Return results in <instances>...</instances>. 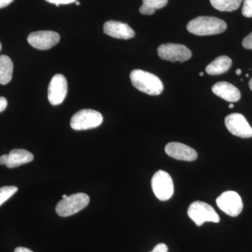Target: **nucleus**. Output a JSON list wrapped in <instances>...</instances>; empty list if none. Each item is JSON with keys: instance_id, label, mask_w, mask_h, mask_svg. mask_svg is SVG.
I'll return each mask as SVG.
<instances>
[{"instance_id": "ddd939ff", "label": "nucleus", "mask_w": 252, "mask_h": 252, "mask_svg": "<svg viewBox=\"0 0 252 252\" xmlns=\"http://www.w3.org/2000/svg\"><path fill=\"white\" fill-rule=\"evenodd\" d=\"M104 34L119 39H129L135 36V32L126 23L109 21L104 24Z\"/></svg>"}, {"instance_id": "4be33fe9", "label": "nucleus", "mask_w": 252, "mask_h": 252, "mask_svg": "<svg viewBox=\"0 0 252 252\" xmlns=\"http://www.w3.org/2000/svg\"><path fill=\"white\" fill-rule=\"evenodd\" d=\"M48 2L51 4H56V6H59L61 4H69L72 3L76 2L77 0H46Z\"/></svg>"}, {"instance_id": "f257e3e1", "label": "nucleus", "mask_w": 252, "mask_h": 252, "mask_svg": "<svg viewBox=\"0 0 252 252\" xmlns=\"http://www.w3.org/2000/svg\"><path fill=\"white\" fill-rule=\"evenodd\" d=\"M189 32L198 36L214 35L220 34L226 30L224 21L216 17L199 16L187 24Z\"/></svg>"}, {"instance_id": "7ed1b4c3", "label": "nucleus", "mask_w": 252, "mask_h": 252, "mask_svg": "<svg viewBox=\"0 0 252 252\" xmlns=\"http://www.w3.org/2000/svg\"><path fill=\"white\" fill-rule=\"evenodd\" d=\"M89 201L90 198L87 194H73L66 198L62 199L56 205V211L61 217L72 216L85 208L89 205Z\"/></svg>"}, {"instance_id": "b1692460", "label": "nucleus", "mask_w": 252, "mask_h": 252, "mask_svg": "<svg viewBox=\"0 0 252 252\" xmlns=\"http://www.w3.org/2000/svg\"><path fill=\"white\" fill-rule=\"evenodd\" d=\"M150 252H169L168 248L165 244L160 243L155 246L154 250Z\"/></svg>"}, {"instance_id": "f8f14e48", "label": "nucleus", "mask_w": 252, "mask_h": 252, "mask_svg": "<svg viewBox=\"0 0 252 252\" xmlns=\"http://www.w3.org/2000/svg\"><path fill=\"white\" fill-rule=\"evenodd\" d=\"M165 153L177 160L193 161L196 160L198 154L195 149L180 142H170L165 146Z\"/></svg>"}, {"instance_id": "473e14b6", "label": "nucleus", "mask_w": 252, "mask_h": 252, "mask_svg": "<svg viewBox=\"0 0 252 252\" xmlns=\"http://www.w3.org/2000/svg\"><path fill=\"white\" fill-rule=\"evenodd\" d=\"M203 75H204V74L203 72H200V77H203Z\"/></svg>"}, {"instance_id": "bb28decb", "label": "nucleus", "mask_w": 252, "mask_h": 252, "mask_svg": "<svg viewBox=\"0 0 252 252\" xmlns=\"http://www.w3.org/2000/svg\"><path fill=\"white\" fill-rule=\"evenodd\" d=\"M8 159H9V155L4 154V155L0 157V165H6L7 164Z\"/></svg>"}, {"instance_id": "cd10ccee", "label": "nucleus", "mask_w": 252, "mask_h": 252, "mask_svg": "<svg viewBox=\"0 0 252 252\" xmlns=\"http://www.w3.org/2000/svg\"><path fill=\"white\" fill-rule=\"evenodd\" d=\"M14 252H33L32 250L26 248H22V247H19L15 250Z\"/></svg>"}, {"instance_id": "f704fd0d", "label": "nucleus", "mask_w": 252, "mask_h": 252, "mask_svg": "<svg viewBox=\"0 0 252 252\" xmlns=\"http://www.w3.org/2000/svg\"><path fill=\"white\" fill-rule=\"evenodd\" d=\"M1 43H0V51H1Z\"/></svg>"}, {"instance_id": "2f4dec72", "label": "nucleus", "mask_w": 252, "mask_h": 252, "mask_svg": "<svg viewBox=\"0 0 252 252\" xmlns=\"http://www.w3.org/2000/svg\"><path fill=\"white\" fill-rule=\"evenodd\" d=\"M67 195H63V198H67Z\"/></svg>"}, {"instance_id": "dca6fc26", "label": "nucleus", "mask_w": 252, "mask_h": 252, "mask_svg": "<svg viewBox=\"0 0 252 252\" xmlns=\"http://www.w3.org/2000/svg\"><path fill=\"white\" fill-rule=\"evenodd\" d=\"M232 65V61L228 56H222L217 58L207 66L206 72L210 75H219L228 72Z\"/></svg>"}, {"instance_id": "c9c22d12", "label": "nucleus", "mask_w": 252, "mask_h": 252, "mask_svg": "<svg viewBox=\"0 0 252 252\" xmlns=\"http://www.w3.org/2000/svg\"><path fill=\"white\" fill-rule=\"evenodd\" d=\"M246 77H249V74H246Z\"/></svg>"}, {"instance_id": "393cba45", "label": "nucleus", "mask_w": 252, "mask_h": 252, "mask_svg": "<svg viewBox=\"0 0 252 252\" xmlns=\"http://www.w3.org/2000/svg\"><path fill=\"white\" fill-rule=\"evenodd\" d=\"M7 107V100L4 97H0V113L6 109Z\"/></svg>"}, {"instance_id": "0eeeda50", "label": "nucleus", "mask_w": 252, "mask_h": 252, "mask_svg": "<svg viewBox=\"0 0 252 252\" xmlns=\"http://www.w3.org/2000/svg\"><path fill=\"white\" fill-rule=\"evenodd\" d=\"M217 205L221 211L230 217H237L241 213L243 203L241 197L233 190L223 192L217 198Z\"/></svg>"}, {"instance_id": "c85d7f7f", "label": "nucleus", "mask_w": 252, "mask_h": 252, "mask_svg": "<svg viewBox=\"0 0 252 252\" xmlns=\"http://www.w3.org/2000/svg\"><path fill=\"white\" fill-rule=\"evenodd\" d=\"M235 73H236L237 75H240L242 74V70L240 69H238Z\"/></svg>"}, {"instance_id": "f3484780", "label": "nucleus", "mask_w": 252, "mask_h": 252, "mask_svg": "<svg viewBox=\"0 0 252 252\" xmlns=\"http://www.w3.org/2000/svg\"><path fill=\"white\" fill-rule=\"evenodd\" d=\"M14 64L9 56H0V84L6 85L12 79Z\"/></svg>"}, {"instance_id": "5701e85b", "label": "nucleus", "mask_w": 252, "mask_h": 252, "mask_svg": "<svg viewBox=\"0 0 252 252\" xmlns=\"http://www.w3.org/2000/svg\"><path fill=\"white\" fill-rule=\"evenodd\" d=\"M243 46L245 49L252 50V32L243 39Z\"/></svg>"}, {"instance_id": "423d86ee", "label": "nucleus", "mask_w": 252, "mask_h": 252, "mask_svg": "<svg viewBox=\"0 0 252 252\" xmlns=\"http://www.w3.org/2000/svg\"><path fill=\"white\" fill-rule=\"evenodd\" d=\"M152 187L156 197L160 201L168 200L174 193V184L171 176L163 170H158L154 174Z\"/></svg>"}, {"instance_id": "c756f323", "label": "nucleus", "mask_w": 252, "mask_h": 252, "mask_svg": "<svg viewBox=\"0 0 252 252\" xmlns=\"http://www.w3.org/2000/svg\"><path fill=\"white\" fill-rule=\"evenodd\" d=\"M249 86H250V89L252 91V78L250 79V82H249Z\"/></svg>"}, {"instance_id": "412c9836", "label": "nucleus", "mask_w": 252, "mask_h": 252, "mask_svg": "<svg viewBox=\"0 0 252 252\" xmlns=\"http://www.w3.org/2000/svg\"><path fill=\"white\" fill-rule=\"evenodd\" d=\"M242 14L247 18H252V0H245Z\"/></svg>"}, {"instance_id": "7c9ffc66", "label": "nucleus", "mask_w": 252, "mask_h": 252, "mask_svg": "<svg viewBox=\"0 0 252 252\" xmlns=\"http://www.w3.org/2000/svg\"><path fill=\"white\" fill-rule=\"evenodd\" d=\"M233 107H234V105H233V104H230L229 105V108L230 109H233Z\"/></svg>"}, {"instance_id": "2eb2a0df", "label": "nucleus", "mask_w": 252, "mask_h": 252, "mask_svg": "<svg viewBox=\"0 0 252 252\" xmlns=\"http://www.w3.org/2000/svg\"><path fill=\"white\" fill-rule=\"evenodd\" d=\"M8 155L9 159L6 165L8 168H14L34 160L33 154L25 149H13Z\"/></svg>"}, {"instance_id": "f03ea898", "label": "nucleus", "mask_w": 252, "mask_h": 252, "mask_svg": "<svg viewBox=\"0 0 252 252\" xmlns=\"http://www.w3.org/2000/svg\"><path fill=\"white\" fill-rule=\"evenodd\" d=\"M131 82L137 90L150 95H158L163 91V84L157 76L142 69H135L130 74Z\"/></svg>"}, {"instance_id": "6ab92c4d", "label": "nucleus", "mask_w": 252, "mask_h": 252, "mask_svg": "<svg viewBox=\"0 0 252 252\" xmlns=\"http://www.w3.org/2000/svg\"><path fill=\"white\" fill-rule=\"evenodd\" d=\"M212 6L220 11H235L240 7L243 0H210Z\"/></svg>"}, {"instance_id": "aec40b11", "label": "nucleus", "mask_w": 252, "mask_h": 252, "mask_svg": "<svg viewBox=\"0 0 252 252\" xmlns=\"http://www.w3.org/2000/svg\"><path fill=\"white\" fill-rule=\"evenodd\" d=\"M17 191L18 188L14 186L1 187L0 188V206Z\"/></svg>"}, {"instance_id": "72a5a7b5", "label": "nucleus", "mask_w": 252, "mask_h": 252, "mask_svg": "<svg viewBox=\"0 0 252 252\" xmlns=\"http://www.w3.org/2000/svg\"><path fill=\"white\" fill-rule=\"evenodd\" d=\"M76 4L80 5V2H79V1H76Z\"/></svg>"}, {"instance_id": "20e7f679", "label": "nucleus", "mask_w": 252, "mask_h": 252, "mask_svg": "<svg viewBox=\"0 0 252 252\" xmlns=\"http://www.w3.org/2000/svg\"><path fill=\"white\" fill-rule=\"evenodd\" d=\"M188 215L198 226H200L205 222L219 223L220 216L215 209L206 203L201 201H195L190 204L188 209Z\"/></svg>"}, {"instance_id": "4468645a", "label": "nucleus", "mask_w": 252, "mask_h": 252, "mask_svg": "<svg viewBox=\"0 0 252 252\" xmlns=\"http://www.w3.org/2000/svg\"><path fill=\"white\" fill-rule=\"evenodd\" d=\"M212 92L227 102H235L240 100L241 94L238 89L230 83L221 81L212 86Z\"/></svg>"}, {"instance_id": "39448f33", "label": "nucleus", "mask_w": 252, "mask_h": 252, "mask_svg": "<svg viewBox=\"0 0 252 252\" xmlns=\"http://www.w3.org/2000/svg\"><path fill=\"white\" fill-rule=\"evenodd\" d=\"M103 122L100 113L93 109H82L76 113L70 121V126L75 130H85L98 127Z\"/></svg>"}, {"instance_id": "6e6552de", "label": "nucleus", "mask_w": 252, "mask_h": 252, "mask_svg": "<svg viewBox=\"0 0 252 252\" xmlns=\"http://www.w3.org/2000/svg\"><path fill=\"white\" fill-rule=\"evenodd\" d=\"M159 57L164 61L170 62L184 63L188 61L192 56V53L189 48L182 44H162L158 49Z\"/></svg>"}, {"instance_id": "a878e982", "label": "nucleus", "mask_w": 252, "mask_h": 252, "mask_svg": "<svg viewBox=\"0 0 252 252\" xmlns=\"http://www.w3.org/2000/svg\"><path fill=\"white\" fill-rule=\"evenodd\" d=\"M14 1V0H0V9H2V8L9 6Z\"/></svg>"}, {"instance_id": "9b49d317", "label": "nucleus", "mask_w": 252, "mask_h": 252, "mask_svg": "<svg viewBox=\"0 0 252 252\" xmlns=\"http://www.w3.org/2000/svg\"><path fill=\"white\" fill-rule=\"evenodd\" d=\"M61 39L59 33L54 31H38L31 33L28 41L32 47L39 50L51 49L59 42Z\"/></svg>"}, {"instance_id": "1a4fd4ad", "label": "nucleus", "mask_w": 252, "mask_h": 252, "mask_svg": "<svg viewBox=\"0 0 252 252\" xmlns=\"http://www.w3.org/2000/svg\"><path fill=\"white\" fill-rule=\"evenodd\" d=\"M225 125L232 135L242 138L252 137V127L243 114L234 113L227 116Z\"/></svg>"}, {"instance_id": "9d476101", "label": "nucleus", "mask_w": 252, "mask_h": 252, "mask_svg": "<svg viewBox=\"0 0 252 252\" xmlns=\"http://www.w3.org/2000/svg\"><path fill=\"white\" fill-rule=\"evenodd\" d=\"M67 94V81L63 74H56L51 79L48 89L50 103L56 106L63 103Z\"/></svg>"}, {"instance_id": "a211bd4d", "label": "nucleus", "mask_w": 252, "mask_h": 252, "mask_svg": "<svg viewBox=\"0 0 252 252\" xmlns=\"http://www.w3.org/2000/svg\"><path fill=\"white\" fill-rule=\"evenodd\" d=\"M143 4L140 8V12L143 15H153L156 10L165 7L168 0H142Z\"/></svg>"}]
</instances>
